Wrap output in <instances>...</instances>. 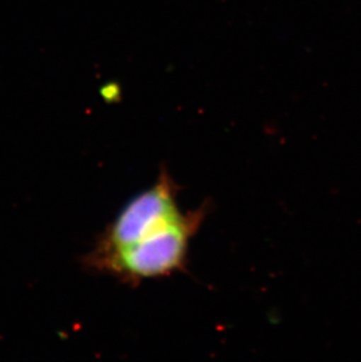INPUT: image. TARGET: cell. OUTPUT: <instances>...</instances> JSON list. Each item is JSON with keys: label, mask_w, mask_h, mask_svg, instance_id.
<instances>
[{"label": "cell", "mask_w": 361, "mask_h": 362, "mask_svg": "<svg viewBox=\"0 0 361 362\" xmlns=\"http://www.w3.org/2000/svg\"><path fill=\"white\" fill-rule=\"evenodd\" d=\"M209 203L142 233L115 249H92L82 258L84 267L116 278L132 286L144 281L171 277L187 267L190 243L208 215Z\"/></svg>", "instance_id": "obj_1"}, {"label": "cell", "mask_w": 361, "mask_h": 362, "mask_svg": "<svg viewBox=\"0 0 361 362\" xmlns=\"http://www.w3.org/2000/svg\"><path fill=\"white\" fill-rule=\"evenodd\" d=\"M178 183L166 168H161L156 181L150 188L128 202L115 219L100 235L93 249L109 250L126 245L154 226L182 214L178 206Z\"/></svg>", "instance_id": "obj_2"}, {"label": "cell", "mask_w": 361, "mask_h": 362, "mask_svg": "<svg viewBox=\"0 0 361 362\" xmlns=\"http://www.w3.org/2000/svg\"><path fill=\"white\" fill-rule=\"evenodd\" d=\"M101 94H103V98L106 100H114L118 99L120 95V87L118 83H114V82H109V83H106V85L103 86V89H101Z\"/></svg>", "instance_id": "obj_3"}]
</instances>
